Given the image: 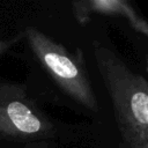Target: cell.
I'll return each instance as SVG.
<instances>
[{
	"label": "cell",
	"instance_id": "6da1fadb",
	"mask_svg": "<svg viewBox=\"0 0 148 148\" xmlns=\"http://www.w3.org/2000/svg\"><path fill=\"white\" fill-rule=\"evenodd\" d=\"M97 71L110 97L119 148H148V82L114 51L92 43Z\"/></svg>",
	"mask_w": 148,
	"mask_h": 148
},
{
	"label": "cell",
	"instance_id": "7a4b0ae2",
	"mask_svg": "<svg viewBox=\"0 0 148 148\" xmlns=\"http://www.w3.org/2000/svg\"><path fill=\"white\" fill-rule=\"evenodd\" d=\"M24 36L31 52L53 82L74 102L97 112V97L82 51L79 47L69 50L35 27H27Z\"/></svg>",
	"mask_w": 148,
	"mask_h": 148
},
{
	"label": "cell",
	"instance_id": "3957f363",
	"mask_svg": "<svg viewBox=\"0 0 148 148\" xmlns=\"http://www.w3.org/2000/svg\"><path fill=\"white\" fill-rule=\"evenodd\" d=\"M53 133L52 121L30 98L23 84L0 82V139L31 141Z\"/></svg>",
	"mask_w": 148,
	"mask_h": 148
},
{
	"label": "cell",
	"instance_id": "277c9868",
	"mask_svg": "<svg viewBox=\"0 0 148 148\" xmlns=\"http://www.w3.org/2000/svg\"><path fill=\"white\" fill-rule=\"evenodd\" d=\"M74 18L80 25H86L92 16H113L127 21L131 28L148 36V23L145 17L127 0H82L72 2Z\"/></svg>",
	"mask_w": 148,
	"mask_h": 148
},
{
	"label": "cell",
	"instance_id": "5b68a950",
	"mask_svg": "<svg viewBox=\"0 0 148 148\" xmlns=\"http://www.w3.org/2000/svg\"><path fill=\"white\" fill-rule=\"evenodd\" d=\"M16 39H14V40H1L0 39V57H1V54L13 44V42H15Z\"/></svg>",
	"mask_w": 148,
	"mask_h": 148
}]
</instances>
